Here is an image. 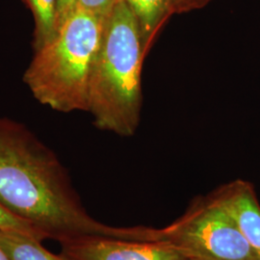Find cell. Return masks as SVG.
Returning <instances> with one entry per match:
<instances>
[{"label": "cell", "instance_id": "obj_1", "mask_svg": "<svg viewBox=\"0 0 260 260\" xmlns=\"http://www.w3.org/2000/svg\"><path fill=\"white\" fill-rule=\"evenodd\" d=\"M0 205L46 239L81 236L151 241L153 228H116L87 212L55 152L19 121L0 117Z\"/></svg>", "mask_w": 260, "mask_h": 260}, {"label": "cell", "instance_id": "obj_2", "mask_svg": "<svg viewBox=\"0 0 260 260\" xmlns=\"http://www.w3.org/2000/svg\"><path fill=\"white\" fill-rule=\"evenodd\" d=\"M139 23L124 0L104 21L89 83V108L100 129L132 136L140 122L145 59Z\"/></svg>", "mask_w": 260, "mask_h": 260}, {"label": "cell", "instance_id": "obj_3", "mask_svg": "<svg viewBox=\"0 0 260 260\" xmlns=\"http://www.w3.org/2000/svg\"><path fill=\"white\" fill-rule=\"evenodd\" d=\"M105 19L79 6L35 51L23 82L38 102L63 113L88 111L89 83Z\"/></svg>", "mask_w": 260, "mask_h": 260}, {"label": "cell", "instance_id": "obj_4", "mask_svg": "<svg viewBox=\"0 0 260 260\" xmlns=\"http://www.w3.org/2000/svg\"><path fill=\"white\" fill-rule=\"evenodd\" d=\"M158 241L193 259L257 260L239 224L212 192L193 199L184 213L159 229Z\"/></svg>", "mask_w": 260, "mask_h": 260}, {"label": "cell", "instance_id": "obj_5", "mask_svg": "<svg viewBox=\"0 0 260 260\" xmlns=\"http://www.w3.org/2000/svg\"><path fill=\"white\" fill-rule=\"evenodd\" d=\"M61 251L75 260H184L185 255L161 241H135L107 236H81L60 242Z\"/></svg>", "mask_w": 260, "mask_h": 260}, {"label": "cell", "instance_id": "obj_6", "mask_svg": "<svg viewBox=\"0 0 260 260\" xmlns=\"http://www.w3.org/2000/svg\"><path fill=\"white\" fill-rule=\"evenodd\" d=\"M212 194L233 215L260 260V205L253 186L238 179L220 186Z\"/></svg>", "mask_w": 260, "mask_h": 260}, {"label": "cell", "instance_id": "obj_7", "mask_svg": "<svg viewBox=\"0 0 260 260\" xmlns=\"http://www.w3.org/2000/svg\"><path fill=\"white\" fill-rule=\"evenodd\" d=\"M139 23L143 49L149 53L160 30L173 16L170 0H124Z\"/></svg>", "mask_w": 260, "mask_h": 260}, {"label": "cell", "instance_id": "obj_8", "mask_svg": "<svg viewBox=\"0 0 260 260\" xmlns=\"http://www.w3.org/2000/svg\"><path fill=\"white\" fill-rule=\"evenodd\" d=\"M0 241L12 260H75L61 251L53 253L31 236L0 230Z\"/></svg>", "mask_w": 260, "mask_h": 260}, {"label": "cell", "instance_id": "obj_9", "mask_svg": "<svg viewBox=\"0 0 260 260\" xmlns=\"http://www.w3.org/2000/svg\"><path fill=\"white\" fill-rule=\"evenodd\" d=\"M35 19L33 47L35 51L54 39L57 29L58 0H24Z\"/></svg>", "mask_w": 260, "mask_h": 260}, {"label": "cell", "instance_id": "obj_10", "mask_svg": "<svg viewBox=\"0 0 260 260\" xmlns=\"http://www.w3.org/2000/svg\"><path fill=\"white\" fill-rule=\"evenodd\" d=\"M0 230L21 233L31 236L40 241L47 240L46 237L27 222L19 219L0 205Z\"/></svg>", "mask_w": 260, "mask_h": 260}, {"label": "cell", "instance_id": "obj_11", "mask_svg": "<svg viewBox=\"0 0 260 260\" xmlns=\"http://www.w3.org/2000/svg\"><path fill=\"white\" fill-rule=\"evenodd\" d=\"M117 0H78L77 6L89 10L106 19Z\"/></svg>", "mask_w": 260, "mask_h": 260}, {"label": "cell", "instance_id": "obj_12", "mask_svg": "<svg viewBox=\"0 0 260 260\" xmlns=\"http://www.w3.org/2000/svg\"><path fill=\"white\" fill-rule=\"evenodd\" d=\"M212 1L213 0H170V6L173 15H179L203 9Z\"/></svg>", "mask_w": 260, "mask_h": 260}, {"label": "cell", "instance_id": "obj_13", "mask_svg": "<svg viewBox=\"0 0 260 260\" xmlns=\"http://www.w3.org/2000/svg\"><path fill=\"white\" fill-rule=\"evenodd\" d=\"M78 0H58L57 4V29L65 22L66 19L76 9Z\"/></svg>", "mask_w": 260, "mask_h": 260}, {"label": "cell", "instance_id": "obj_14", "mask_svg": "<svg viewBox=\"0 0 260 260\" xmlns=\"http://www.w3.org/2000/svg\"><path fill=\"white\" fill-rule=\"evenodd\" d=\"M0 260H12L8 252L5 251L4 247L2 246V243L0 241Z\"/></svg>", "mask_w": 260, "mask_h": 260}, {"label": "cell", "instance_id": "obj_15", "mask_svg": "<svg viewBox=\"0 0 260 260\" xmlns=\"http://www.w3.org/2000/svg\"><path fill=\"white\" fill-rule=\"evenodd\" d=\"M184 260H199V259H193V258H185Z\"/></svg>", "mask_w": 260, "mask_h": 260}]
</instances>
